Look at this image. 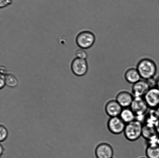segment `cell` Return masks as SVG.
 Instances as JSON below:
<instances>
[{"mask_svg": "<svg viewBox=\"0 0 159 158\" xmlns=\"http://www.w3.org/2000/svg\"><path fill=\"white\" fill-rule=\"evenodd\" d=\"M145 153L147 158H159V145L158 144H147Z\"/></svg>", "mask_w": 159, "mask_h": 158, "instance_id": "2e32d148", "label": "cell"}, {"mask_svg": "<svg viewBox=\"0 0 159 158\" xmlns=\"http://www.w3.org/2000/svg\"><path fill=\"white\" fill-rule=\"evenodd\" d=\"M142 136L149 144H158L159 135L156 129L155 125L143 124Z\"/></svg>", "mask_w": 159, "mask_h": 158, "instance_id": "277c9868", "label": "cell"}, {"mask_svg": "<svg viewBox=\"0 0 159 158\" xmlns=\"http://www.w3.org/2000/svg\"><path fill=\"white\" fill-rule=\"evenodd\" d=\"M130 108L136 117L144 115L149 109L144 97H134Z\"/></svg>", "mask_w": 159, "mask_h": 158, "instance_id": "5b68a950", "label": "cell"}, {"mask_svg": "<svg viewBox=\"0 0 159 158\" xmlns=\"http://www.w3.org/2000/svg\"><path fill=\"white\" fill-rule=\"evenodd\" d=\"M6 84L10 88H15L18 84L16 77L13 74H8L5 75Z\"/></svg>", "mask_w": 159, "mask_h": 158, "instance_id": "e0dca14e", "label": "cell"}, {"mask_svg": "<svg viewBox=\"0 0 159 158\" xmlns=\"http://www.w3.org/2000/svg\"><path fill=\"white\" fill-rule=\"evenodd\" d=\"M6 84L5 75L1 74V78H0V88L1 89L4 88Z\"/></svg>", "mask_w": 159, "mask_h": 158, "instance_id": "44dd1931", "label": "cell"}, {"mask_svg": "<svg viewBox=\"0 0 159 158\" xmlns=\"http://www.w3.org/2000/svg\"><path fill=\"white\" fill-rule=\"evenodd\" d=\"M12 2V0H0V7L3 8L10 5Z\"/></svg>", "mask_w": 159, "mask_h": 158, "instance_id": "ffe728a7", "label": "cell"}, {"mask_svg": "<svg viewBox=\"0 0 159 158\" xmlns=\"http://www.w3.org/2000/svg\"><path fill=\"white\" fill-rule=\"evenodd\" d=\"M8 131L5 127L3 125H1L0 126V141L1 142L4 141L7 138Z\"/></svg>", "mask_w": 159, "mask_h": 158, "instance_id": "ac0fdd59", "label": "cell"}, {"mask_svg": "<svg viewBox=\"0 0 159 158\" xmlns=\"http://www.w3.org/2000/svg\"><path fill=\"white\" fill-rule=\"evenodd\" d=\"M150 89L146 80H140L133 85L132 93L134 97H144Z\"/></svg>", "mask_w": 159, "mask_h": 158, "instance_id": "30bf717a", "label": "cell"}, {"mask_svg": "<svg viewBox=\"0 0 159 158\" xmlns=\"http://www.w3.org/2000/svg\"></svg>", "mask_w": 159, "mask_h": 158, "instance_id": "f1b7e54d", "label": "cell"}, {"mask_svg": "<svg viewBox=\"0 0 159 158\" xmlns=\"http://www.w3.org/2000/svg\"><path fill=\"white\" fill-rule=\"evenodd\" d=\"M155 128L157 130V132H158V134L159 135V120L157 122L156 124Z\"/></svg>", "mask_w": 159, "mask_h": 158, "instance_id": "603a6c76", "label": "cell"}, {"mask_svg": "<svg viewBox=\"0 0 159 158\" xmlns=\"http://www.w3.org/2000/svg\"><path fill=\"white\" fill-rule=\"evenodd\" d=\"M6 70L5 67L4 66H1V74L3 75H6Z\"/></svg>", "mask_w": 159, "mask_h": 158, "instance_id": "7402d4cb", "label": "cell"}, {"mask_svg": "<svg viewBox=\"0 0 159 158\" xmlns=\"http://www.w3.org/2000/svg\"><path fill=\"white\" fill-rule=\"evenodd\" d=\"M150 109H157L159 106V89L157 87L150 88L144 97Z\"/></svg>", "mask_w": 159, "mask_h": 158, "instance_id": "ba28073f", "label": "cell"}, {"mask_svg": "<svg viewBox=\"0 0 159 158\" xmlns=\"http://www.w3.org/2000/svg\"><path fill=\"white\" fill-rule=\"evenodd\" d=\"M3 152V148L2 146V145H0V155H1V156L2 155V154Z\"/></svg>", "mask_w": 159, "mask_h": 158, "instance_id": "cb8c5ba5", "label": "cell"}, {"mask_svg": "<svg viewBox=\"0 0 159 158\" xmlns=\"http://www.w3.org/2000/svg\"><path fill=\"white\" fill-rule=\"evenodd\" d=\"M123 109L116 100H109L105 106V112L110 117H119Z\"/></svg>", "mask_w": 159, "mask_h": 158, "instance_id": "8fae6325", "label": "cell"}, {"mask_svg": "<svg viewBox=\"0 0 159 158\" xmlns=\"http://www.w3.org/2000/svg\"><path fill=\"white\" fill-rule=\"evenodd\" d=\"M125 77L127 82L133 84L139 81L141 78L138 70L135 68H130L126 71Z\"/></svg>", "mask_w": 159, "mask_h": 158, "instance_id": "4fadbf2b", "label": "cell"}, {"mask_svg": "<svg viewBox=\"0 0 159 158\" xmlns=\"http://www.w3.org/2000/svg\"><path fill=\"white\" fill-rule=\"evenodd\" d=\"M157 87L159 89V77L157 80Z\"/></svg>", "mask_w": 159, "mask_h": 158, "instance_id": "d4e9b609", "label": "cell"}, {"mask_svg": "<svg viewBox=\"0 0 159 158\" xmlns=\"http://www.w3.org/2000/svg\"><path fill=\"white\" fill-rule=\"evenodd\" d=\"M137 69L141 78L145 80L153 78L157 72L155 62L149 58L141 60L138 63Z\"/></svg>", "mask_w": 159, "mask_h": 158, "instance_id": "6da1fadb", "label": "cell"}, {"mask_svg": "<svg viewBox=\"0 0 159 158\" xmlns=\"http://www.w3.org/2000/svg\"><path fill=\"white\" fill-rule=\"evenodd\" d=\"M159 120V115L156 109H149L146 113L144 123L155 125Z\"/></svg>", "mask_w": 159, "mask_h": 158, "instance_id": "5bb4252c", "label": "cell"}, {"mask_svg": "<svg viewBox=\"0 0 159 158\" xmlns=\"http://www.w3.org/2000/svg\"><path fill=\"white\" fill-rule=\"evenodd\" d=\"M158 144L159 145V138L158 141Z\"/></svg>", "mask_w": 159, "mask_h": 158, "instance_id": "4316f807", "label": "cell"}, {"mask_svg": "<svg viewBox=\"0 0 159 158\" xmlns=\"http://www.w3.org/2000/svg\"><path fill=\"white\" fill-rule=\"evenodd\" d=\"M71 69L74 75L77 76H82L88 71V64L85 59L76 58L71 62Z\"/></svg>", "mask_w": 159, "mask_h": 158, "instance_id": "52a82bcc", "label": "cell"}, {"mask_svg": "<svg viewBox=\"0 0 159 158\" xmlns=\"http://www.w3.org/2000/svg\"><path fill=\"white\" fill-rule=\"evenodd\" d=\"M119 117L126 124L134 121L136 118L135 114L130 108H123Z\"/></svg>", "mask_w": 159, "mask_h": 158, "instance_id": "9a60e30c", "label": "cell"}, {"mask_svg": "<svg viewBox=\"0 0 159 158\" xmlns=\"http://www.w3.org/2000/svg\"><path fill=\"white\" fill-rule=\"evenodd\" d=\"M126 124L119 117H110L107 122V127L112 134L119 135L124 133Z\"/></svg>", "mask_w": 159, "mask_h": 158, "instance_id": "8992f818", "label": "cell"}, {"mask_svg": "<svg viewBox=\"0 0 159 158\" xmlns=\"http://www.w3.org/2000/svg\"><path fill=\"white\" fill-rule=\"evenodd\" d=\"M95 36L93 32L89 31H84L78 34L76 38V43L80 49H89L95 41Z\"/></svg>", "mask_w": 159, "mask_h": 158, "instance_id": "3957f363", "label": "cell"}, {"mask_svg": "<svg viewBox=\"0 0 159 158\" xmlns=\"http://www.w3.org/2000/svg\"><path fill=\"white\" fill-rule=\"evenodd\" d=\"M143 124L135 120L126 125L124 132L125 137L128 140L134 142L142 136Z\"/></svg>", "mask_w": 159, "mask_h": 158, "instance_id": "7a4b0ae2", "label": "cell"}, {"mask_svg": "<svg viewBox=\"0 0 159 158\" xmlns=\"http://www.w3.org/2000/svg\"><path fill=\"white\" fill-rule=\"evenodd\" d=\"M157 112H158V114H159V106L158 107V108H157Z\"/></svg>", "mask_w": 159, "mask_h": 158, "instance_id": "484cf974", "label": "cell"}, {"mask_svg": "<svg viewBox=\"0 0 159 158\" xmlns=\"http://www.w3.org/2000/svg\"><path fill=\"white\" fill-rule=\"evenodd\" d=\"M75 55L77 58L85 59L87 58V55L86 52L84 49H78L75 51Z\"/></svg>", "mask_w": 159, "mask_h": 158, "instance_id": "d6986e66", "label": "cell"}, {"mask_svg": "<svg viewBox=\"0 0 159 158\" xmlns=\"http://www.w3.org/2000/svg\"><path fill=\"white\" fill-rule=\"evenodd\" d=\"M95 153L97 158H112L114 151L113 147L109 144L102 143L97 146Z\"/></svg>", "mask_w": 159, "mask_h": 158, "instance_id": "9c48e42d", "label": "cell"}, {"mask_svg": "<svg viewBox=\"0 0 159 158\" xmlns=\"http://www.w3.org/2000/svg\"><path fill=\"white\" fill-rule=\"evenodd\" d=\"M144 158V157H141V158Z\"/></svg>", "mask_w": 159, "mask_h": 158, "instance_id": "83f0119b", "label": "cell"}, {"mask_svg": "<svg viewBox=\"0 0 159 158\" xmlns=\"http://www.w3.org/2000/svg\"><path fill=\"white\" fill-rule=\"evenodd\" d=\"M133 94L126 91H121L116 95V100L123 108H130L133 101Z\"/></svg>", "mask_w": 159, "mask_h": 158, "instance_id": "7c38bea8", "label": "cell"}]
</instances>
